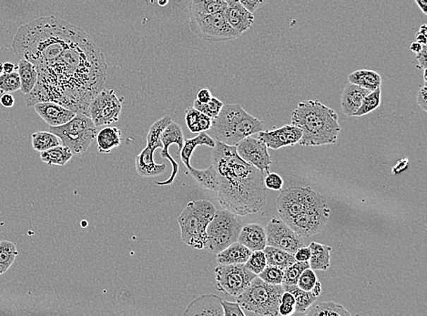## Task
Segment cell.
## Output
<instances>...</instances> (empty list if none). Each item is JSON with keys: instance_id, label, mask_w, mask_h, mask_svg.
I'll use <instances>...</instances> for the list:
<instances>
[{"instance_id": "6da1fadb", "label": "cell", "mask_w": 427, "mask_h": 316, "mask_svg": "<svg viewBox=\"0 0 427 316\" xmlns=\"http://www.w3.org/2000/svg\"><path fill=\"white\" fill-rule=\"evenodd\" d=\"M36 69L35 87L25 95L27 106L52 101L89 116L91 101L104 88L108 64L100 47L80 30L61 54Z\"/></svg>"}, {"instance_id": "7a4b0ae2", "label": "cell", "mask_w": 427, "mask_h": 316, "mask_svg": "<svg viewBox=\"0 0 427 316\" xmlns=\"http://www.w3.org/2000/svg\"><path fill=\"white\" fill-rule=\"evenodd\" d=\"M212 165L218 175V201L234 216L258 213L265 205V173L241 159L236 146L216 141Z\"/></svg>"}, {"instance_id": "3957f363", "label": "cell", "mask_w": 427, "mask_h": 316, "mask_svg": "<svg viewBox=\"0 0 427 316\" xmlns=\"http://www.w3.org/2000/svg\"><path fill=\"white\" fill-rule=\"evenodd\" d=\"M335 110L319 100L303 101L291 113V124L301 129V146L337 144L341 126Z\"/></svg>"}, {"instance_id": "277c9868", "label": "cell", "mask_w": 427, "mask_h": 316, "mask_svg": "<svg viewBox=\"0 0 427 316\" xmlns=\"http://www.w3.org/2000/svg\"><path fill=\"white\" fill-rule=\"evenodd\" d=\"M263 129V122L249 115L243 107L239 104H226L219 115L212 119L210 131L215 141L237 146L244 138L258 134Z\"/></svg>"}, {"instance_id": "5b68a950", "label": "cell", "mask_w": 427, "mask_h": 316, "mask_svg": "<svg viewBox=\"0 0 427 316\" xmlns=\"http://www.w3.org/2000/svg\"><path fill=\"white\" fill-rule=\"evenodd\" d=\"M216 209L206 200L191 201L178 217L182 242L194 249L205 248L206 230Z\"/></svg>"}, {"instance_id": "8992f818", "label": "cell", "mask_w": 427, "mask_h": 316, "mask_svg": "<svg viewBox=\"0 0 427 316\" xmlns=\"http://www.w3.org/2000/svg\"><path fill=\"white\" fill-rule=\"evenodd\" d=\"M284 289L282 284H270L257 276L244 291L236 297L243 309L258 315H279L278 308Z\"/></svg>"}, {"instance_id": "52a82bcc", "label": "cell", "mask_w": 427, "mask_h": 316, "mask_svg": "<svg viewBox=\"0 0 427 316\" xmlns=\"http://www.w3.org/2000/svg\"><path fill=\"white\" fill-rule=\"evenodd\" d=\"M52 134L61 139V144L68 147L73 154L86 153L95 140L99 128L94 124L90 116L77 113L70 122L56 127H49Z\"/></svg>"}, {"instance_id": "ba28073f", "label": "cell", "mask_w": 427, "mask_h": 316, "mask_svg": "<svg viewBox=\"0 0 427 316\" xmlns=\"http://www.w3.org/2000/svg\"><path fill=\"white\" fill-rule=\"evenodd\" d=\"M280 192L281 194L276 199V207L284 223L311 209L328 204L322 194L313 191L309 186H291Z\"/></svg>"}, {"instance_id": "9c48e42d", "label": "cell", "mask_w": 427, "mask_h": 316, "mask_svg": "<svg viewBox=\"0 0 427 316\" xmlns=\"http://www.w3.org/2000/svg\"><path fill=\"white\" fill-rule=\"evenodd\" d=\"M241 227L231 211H216L207 227L205 248L212 254H219L231 243L237 242Z\"/></svg>"}, {"instance_id": "30bf717a", "label": "cell", "mask_w": 427, "mask_h": 316, "mask_svg": "<svg viewBox=\"0 0 427 316\" xmlns=\"http://www.w3.org/2000/svg\"><path fill=\"white\" fill-rule=\"evenodd\" d=\"M191 30L205 42H224L236 40L240 34L228 23L224 12L202 15L190 13Z\"/></svg>"}, {"instance_id": "8fae6325", "label": "cell", "mask_w": 427, "mask_h": 316, "mask_svg": "<svg viewBox=\"0 0 427 316\" xmlns=\"http://www.w3.org/2000/svg\"><path fill=\"white\" fill-rule=\"evenodd\" d=\"M172 122L171 116L166 115L153 123L147 136V146L135 159L138 175L143 178H150L162 175L166 170V164H158L153 159V154L158 148H162L161 136L163 131Z\"/></svg>"}, {"instance_id": "7c38bea8", "label": "cell", "mask_w": 427, "mask_h": 316, "mask_svg": "<svg viewBox=\"0 0 427 316\" xmlns=\"http://www.w3.org/2000/svg\"><path fill=\"white\" fill-rule=\"evenodd\" d=\"M215 273L216 289L234 297L243 293L257 276L244 264H219Z\"/></svg>"}, {"instance_id": "4fadbf2b", "label": "cell", "mask_w": 427, "mask_h": 316, "mask_svg": "<svg viewBox=\"0 0 427 316\" xmlns=\"http://www.w3.org/2000/svg\"><path fill=\"white\" fill-rule=\"evenodd\" d=\"M122 100L112 90L104 88L94 97L90 104L89 116L96 127L108 126L117 122L121 116Z\"/></svg>"}, {"instance_id": "5bb4252c", "label": "cell", "mask_w": 427, "mask_h": 316, "mask_svg": "<svg viewBox=\"0 0 427 316\" xmlns=\"http://www.w3.org/2000/svg\"><path fill=\"white\" fill-rule=\"evenodd\" d=\"M267 245L284 250L294 254L304 246L303 237L298 235L282 219L272 218L265 227Z\"/></svg>"}, {"instance_id": "9a60e30c", "label": "cell", "mask_w": 427, "mask_h": 316, "mask_svg": "<svg viewBox=\"0 0 427 316\" xmlns=\"http://www.w3.org/2000/svg\"><path fill=\"white\" fill-rule=\"evenodd\" d=\"M330 208L328 204L323 206L311 209L309 211L299 214L294 219L288 221L287 224L293 229L298 235L301 237H308L315 235L323 232L329 219Z\"/></svg>"}, {"instance_id": "2e32d148", "label": "cell", "mask_w": 427, "mask_h": 316, "mask_svg": "<svg viewBox=\"0 0 427 316\" xmlns=\"http://www.w3.org/2000/svg\"><path fill=\"white\" fill-rule=\"evenodd\" d=\"M239 156L251 165L262 170L269 172L270 166L272 163V157L270 156L268 147L265 142L249 136L239 142L236 146Z\"/></svg>"}, {"instance_id": "e0dca14e", "label": "cell", "mask_w": 427, "mask_h": 316, "mask_svg": "<svg viewBox=\"0 0 427 316\" xmlns=\"http://www.w3.org/2000/svg\"><path fill=\"white\" fill-rule=\"evenodd\" d=\"M162 148L161 151V157L162 159H167L172 163V172L169 178L164 182H156V185L159 186L171 185L174 182L175 177L179 172V165L176 160L171 156L169 153V148L172 144L177 145L179 151H181L184 144V132L181 125L172 121L163 131L161 136Z\"/></svg>"}, {"instance_id": "ac0fdd59", "label": "cell", "mask_w": 427, "mask_h": 316, "mask_svg": "<svg viewBox=\"0 0 427 316\" xmlns=\"http://www.w3.org/2000/svg\"><path fill=\"white\" fill-rule=\"evenodd\" d=\"M301 134L303 132L300 128L291 124L272 131H260L258 139L265 142L267 147L276 151L284 147L294 146L301 140Z\"/></svg>"}, {"instance_id": "d6986e66", "label": "cell", "mask_w": 427, "mask_h": 316, "mask_svg": "<svg viewBox=\"0 0 427 316\" xmlns=\"http://www.w3.org/2000/svg\"><path fill=\"white\" fill-rule=\"evenodd\" d=\"M34 109L40 118L48 123L49 127L64 125L76 116V113L71 112V110L52 101L37 103L34 105Z\"/></svg>"}, {"instance_id": "ffe728a7", "label": "cell", "mask_w": 427, "mask_h": 316, "mask_svg": "<svg viewBox=\"0 0 427 316\" xmlns=\"http://www.w3.org/2000/svg\"><path fill=\"white\" fill-rule=\"evenodd\" d=\"M226 2L227 6L224 16L228 23L240 35L250 30L254 22L252 12L248 11L238 0H226Z\"/></svg>"}, {"instance_id": "44dd1931", "label": "cell", "mask_w": 427, "mask_h": 316, "mask_svg": "<svg viewBox=\"0 0 427 316\" xmlns=\"http://www.w3.org/2000/svg\"><path fill=\"white\" fill-rule=\"evenodd\" d=\"M222 301L221 297L217 295H205L198 297L188 305L184 315H224Z\"/></svg>"}, {"instance_id": "7402d4cb", "label": "cell", "mask_w": 427, "mask_h": 316, "mask_svg": "<svg viewBox=\"0 0 427 316\" xmlns=\"http://www.w3.org/2000/svg\"><path fill=\"white\" fill-rule=\"evenodd\" d=\"M237 242L252 252L263 251L267 245L265 229L260 224H246L241 227Z\"/></svg>"}, {"instance_id": "603a6c76", "label": "cell", "mask_w": 427, "mask_h": 316, "mask_svg": "<svg viewBox=\"0 0 427 316\" xmlns=\"http://www.w3.org/2000/svg\"><path fill=\"white\" fill-rule=\"evenodd\" d=\"M370 93L371 91L366 90V88L349 82L345 86L341 97V108L344 115L353 117L357 110L360 108L364 98Z\"/></svg>"}, {"instance_id": "cb8c5ba5", "label": "cell", "mask_w": 427, "mask_h": 316, "mask_svg": "<svg viewBox=\"0 0 427 316\" xmlns=\"http://www.w3.org/2000/svg\"><path fill=\"white\" fill-rule=\"evenodd\" d=\"M251 254V250L241 243L235 242L219 252L216 258L219 264H246Z\"/></svg>"}, {"instance_id": "d4e9b609", "label": "cell", "mask_w": 427, "mask_h": 316, "mask_svg": "<svg viewBox=\"0 0 427 316\" xmlns=\"http://www.w3.org/2000/svg\"><path fill=\"white\" fill-rule=\"evenodd\" d=\"M216 141L212 138V136L206 134V131L200 132L199 134L193 139H184V146L180 151L181 162L189 169L191 165V158L193 156V151L199 146H208L215 148Z\"/></svg>"}, {"instance_id": "484cf974", "label": "cell", "mask_w": 427, "mask_h": 316, "mask_svg": "<svg viewBox=\"0 0 427 316\" xmlns=\"http://www.w3.org/2000/svg\"><path fill=\"white\" fill-rule=\"evenodd\" d=\"M311 257L309 264L313 271H326L331 265V246L313 242L310 243Z\"/></svg>"}, {"instance_id": "4316f807", "label": "cell", "mask_w": 427, "mask_h": 316, "mask_svg": "<svg viewBox=\"0 0 427 316\" xmlns=\"http://www.w3.org/2000/svg\"><path fill=\"white\" fill-rule=\"evenodd\" d=\"M97 145L100 153H109L121 144V131L116 127H105L97 134Z\"/></svg>"}, {"instance_id": "83f0119b", "label": "cell", "mask_w": 427, "mask_h": 316, "mask_svg": "<svg viewBox=\"0 0 427 316\" xmlns=\"http://www.w3.org/2000/svg\"><path fill=\"white\" fill-rule=\"evenodd\" d=\"M350 83L358 85V86L373 91L381 87L382 77L376 71L370 69H358L348 76Z\"/></svg>"}, {"instance_id": "f1b7e54d", "label": "cell", "mask_w": 427, "mask_h": 316, "mask_svg": "<svg viewBox=\"0 0 427 316\" xmlns=\"http://www.w3.org/2000/svg\"><path fill=\"white\" fill-rule=\"evenodd\" d=\"M20 80L21 93L26 95L33 90L37 81V72L35 66L27 59H20L17 66Z\"/></svg>"}, {"instance_id": "f546056e", "label": "cell", "mask_w": 427, "mask_h": 316, "mask_svg": "<svg viewBox=\"0 0 427 316\" xmlns=\"http://www.w3.org/2000/svg\"><path fill=\"white\" fill-rule=\"evenodd\" d=\"M188 170H189L191 175L193 177L200 187L217 192L218 175L215 167L212 164L205 170H197L191 166Z\"/></svg>"}, {"instance_id": "4dcf8cb0", "label": "cell", "mask_w": 427, "mask_h": 316, "mask_svg": "<svg viewBox=\"0 0 427 316\" xmlns=\"http://www.w3.org/2000/svg\"><path fill=\"white\" fill-rule=\"evenodd\" d=\"M73 153L64 145L53 147L40 153V159L48 165L65 166L73 157Z\"/></svg>"}, {"instance_id": "1f68e13d", "label": "cell", "mask_w": 427, "mask_h": 316, "mask_svg": "<svg viewBox=\"0 0 427 316\" xmlns=\"http://www.w3.org/2000/svg\"><path fill=\"white\" fill-rule=\"evenodd\" d=\"M263 252L265 254L267 264L280 268L282 270H284L285 268L296 262L294 254L284 251V250L272 247V246L266 245Z\"/></svg>"}, {"instance_id": "d6a6232c", "label": "cell", "mask_w": 427, "mask_h": 316, "mask_svg": "<svg viewBox=\"0 0 427 316\" xmlns=\"http://www.w3.org/2000/svg\"><path fill=\"white\" fill-rule=\"evenodd\" d=\"M226 0H191L190 13L209 15L224 12Z\"/></svg>"}, {"instance_id": "836d02e7", "label": "cell", "mask_w": 427, "mask_h": 316, "mask_svg": "<svg viewBox=\"0 0 427 316\" xmlns=\"http://www.w3.org/2000/svg\"><path fill=\"white\" fill-rule=\"evenodd\" d=\"M308 316H350L351 314L343 305L335 302H323L311 306L306 314Z\"/></svg>"}, {"instance_id": "e575fe53", "label": "cell", "mask_w": 427, "mask_h": 316, "mask_svg": "<svg viewBox=\"0 0 427 316\" xmlns=\"http://www.w3.org/2000/svg\"><path fill=\"white\" fill-rule=\"evenodd\" d=\"M284 289L293 293L295 298V312L299 314H306L317 298L312 293L301 290L297 286H284Z\"/></svg>"}, {"instance_id": "d590c367", "label": "cell", "mask_w": 427, "mask_h": 316, "mask_svg": "<svg viewBox=\"0 0 427 316\" xmlns=\"http://www.w3.org/2000/svg\"><path fill=\"white\" fill-rule=\"evenodd\" d=\"M61 145V139L50 131H37L32 134V147L36 151H45Z\"/></svg>"}, {"instance_id": "8d00e7d4", "label": "cell", "mask_w": 427, "mask_h": 316, "mask_svg": "<svg viewBox=\"0 0 427 316\" xmlns=\"http://www.w3.org/2000/svg\"><path fill=\"white\" fill-rule=\"evenodd\" d=\"M18 255V251L15 243L8 241L0 242V276L14 264Z\"/></svg>"}, {"instance_id": "74e56055", "label": "cell", "mask_w": 427, "mask_h": 316, "mask_svg": "<svg viewBox=\"0 0 427 316\" xmlns=\"http://www.w3.org/2000/svg\"><path fill=\"white\" fill-rule=\"evenodd\" d=\"M381 87H380L371 91L368 95H366L362 104H361L360 108L357 110V112L354 113L353 117L367 115L373 112V110L378 109L380 105H381Z\"/></svg>"}, {"instance_id": "f35d334b", "label": "cell", "mask_w": 427, "mask_h": 316, "mask_svg": "<svg viewBox=\"0 0 427 316\" xmlns=\"http://www.w3.org/2000/svg\"><path fill=\"white\" fill-rule=\"evenodd\" d=\"M307 268H310L309 262H295L290 267L284 270V278H282V286H296L297 281Z\"/></svg>"}, {"instance_id": "ab89813d", "label": "cell", "mask_w": 427, "mask_h": 316, "mask_svg": "<svg viewBox=\"0 0 427 316\" xmlns=\"http://www.w3.org/2000/svg\"><path fill=\"white\" fill-rule=\"evenodd\" d=\"M224 104L222 101L217 99V98L213 97L207 103H200L199 101L196 100L193 103V107L199 112L204 113V115L210 117V119H215L219 115V112L224 107Z\"/></svg>"}, {"instance_id": "60d3db41", "label": "cell", "mask_w": 427, "mask_h": 316, "mask_svg": "<svg viewBox=\"0 0 427 316\" xmlns=\"http://www.w3.org/2000/svg\"><path fill=\"white\" fill-rule=\"evenodd\" d=\"M20 90V80L18 72L3 74L0 76V93H11Z\"/></svg>"}, {"instance_id": "b9f144b4", "label": "cell", "mask_w": 427, "mask_h": 316, "mask_svg": "<svg viewBox=\"0 0 427 316\" xmlns=\"http://www.w3.org/2000/svg\"><path fill=\"white\" fill-rule=\"evenodd\" d=\"M244 265H246L247 269L253 271L256 276H258L260 273H262L267 265L265 254V252H263V251L252 252L249 259H248Z\"/></svg>"}, {"instance_id": "7bdbcfd3", "label": "cell", "mask_w": 427, "mask_h": 316, "mask_svg": "<svg viewBox=\"0 0 427 316\" xmlns=\"http://www.w3.org/2000/svg\"><path fill=\"white\" fill-rule=\"evenodd\" d=\"M258 276L265 283L270 284H282V278H284V270L280 268L272 267V265L267 264L262 273L258 274Z\"/></svg>"}, {"instance_id": "ee69618b", "label": "cell", "mask_w": 427, "mask_h": 316, "mask_svg": "<svg viewBox=\"0 0 427 316\" xmlns=\"http://www.w3.org/2000/svg\"><path fill=\"white\" fill-rule=\"evenodd\" d=\"M317 281L318 280H317L315 271L311 269V268H307V269L301 273L299 279L297 281L296 286L301 290L311 292V290L315 286Z\"/></svg>"}, {"instance_id": "f6af8a7d", "label": "cell", "mask_w": 427, "mask_h": 316, "mask_svg": "<svg viewBox=\"0 0 427 316\" xmlns=\"http://www.w3.org/2000/svg\"><path fill=\"white\" fill-rule=\"evenodd\" d=\"M200 112L194 108L189 107L185 112V122H186L187 127L193 134H198V123H199Z\"/></svg>"}, {"instance_id": "bcb514c9", "label": "cell", "mask_w": 427, "mask_h": 316, "mask_svg": "<svg viewBox=\"0 0 427 316\" xmlns=\"http://www.w3.org/2000/svg\"><path fill=\"white\" fill-rule=\"evenodd\" d=\"M265 187L272 191L280 192L282 185H284V180L277 173H269L265 177Z\"/></svg>"}, {"instance_id": "7dc6e473", "label": "cell", "mask_w": 427, "mask_h": 316, "mask_svg": "<svg viewBox=\"0 0 427 316\" xmlns=\"http://www.w3.org/2000/svg\"><path fill=\"white\" fill-rule=\"evenodd\" d=\"M222 309H224V316H246L243 308L239 305L237 302L232 303L222 300Z\"/></svg>"}, {"instance_id": "c3c4849f", "label": "cell", "mask_w": 427, "mask_h": 316, "mask_svg": "<svg viewBox=\"0 0 427 316\" xmlns=\"http://www.w3.org/2000/svg\"><path fill=\"white\" fill-rule=\"evenodd\" d=\"M238 1H240L248 11L253 13V12L262 8L265 4L267 0H238Z\"/></svg>"}, {"instance_id": "681fc988", "label": "cell", "mask_w": 427, "mask_h": 316, "mask_svg": "<svg viewBox=\"0 0 427 316\" xmlns=\"http://www.w3.org/2000/svg\"><path fill=\"white\" fill-rule=\"evenodd\" d=\"M417 104L421 110L423 112H427V88L426 84H423V87L420 88L416 96Z\"/></svg>"}, {"instance_id": "f907efd6", "label": "cell", "mask_w": 427, "mask_h": 316, "mask_svg": "<svg viewBox=\"0 0 427 316\" xmlns=\"http://www.w3.org/2000/svg\"><path fill=\"white\" fill-rule=\"evenodd\" d=\"M294 258L297 262H309L311 257V250L306 246H303L295 252Z\"/></svg>"}, {"instance_id": "816d5d0a", "label": "cell", "mask_w": 427, "mask_h": 316, "mask_svg": "<svg viewBox=\"0 0 427 316\" xmlns=\"http://www.w3.org/2000/svg\"><path fill=\"white\" fill-rule=\"evenodd\" d=\"M427 46L423 45L422 49L420 50L419 53L416 54L417 62L419 63V66L421 69H427Z\"/></svg>"}, {"instance_id": "f5cc1de1", "label": "cell", "mask_w": 427, "mask_h": 316, "mask_svg": "<svg viewBox=\"0 0 427 316\" xmlns=\"http://www.w3.org/2000/svg\"><path fill=\"white\" fill-rule=\"evenodd\" d=\"M212 98V95L210 90L208 88H203V90H199V93H197L196 100L200 103H207Z\"/></svg>"}, {"instance_id": "db71d44e", "label": "cell", "mask_w": 427, "mask_h": 316, "mask_svg": "<svg viewBox=\"0 0 427 316\" xmlns=\"http://www.w3.org/2000/svg\"><path fill=\"white\" fill-rule=\"evenodd\" d=\"M279 315L282 316H290L294 315L295 312V308L293 305H287V303H282L279 305L278 308Z\"/></svg>"}, {"instance_id": "11a10c76", "label": "cell", "mask_w": 427, "mask_h": 316, "mask_svg": "<svg viewBox=\"0 0 427 316\" xmlns=\"http://www.w3.org/2000/svg\"><path fill=\"white\" fill-rule=\"evenodd\" d=\"M0 104L5 108H12L15 104L14 97L11 94L4 93L0 98Z\"/></svg>"}, {"instance_id": "9f6ffc18", "label": "cell", "mask_w": 427, "mask_h": 316, "mask_svg": "<svg viewBox=\"0 0 427 316\" xmlns=\"http://www.w3.org/2000/svg\"><path fill=\"white\" fill-rule=\"evenodd\" d=\"M3 71H4V74H12V72L15 71V69H17V66H16L15 64H13V63L11 62H5L3 63Z\"/></svg>"}, {"instance_id": "6f0895ef", "label": "cell", "mask_w": 427, "mask_h": 316, "mask_svg": "<svg viewBox=\"0 0 427 316\" xmlns=\"http://www.w3.org/2000/svg\"><path fill=\"white\" fill-rule=\"evenodd\" d=\"M407 160H402L399 163H397V165L394 167L392 170H394L395 173L401 172H403L404 169H407Z\"/></svg>"}, {"instance_id": "680465c9", "label": "cell", "mask_w": 427, "mask_h": 316, "mask_svg": "<svg viewBox=\"0 0 427 316\" xmlns=\"http://www.w3.org/2000/svg\"><path fill=\"white\" fill-rule=\"evenodd\" d=\"M416 1L417 6L420 8V11L423 12V14L427 15V0H414Z\"/></svg>"}, {"instance_id": "91938a15", "label": "cell", "mask_w": 427, "mask_h": 316, "mask_svg": "<svg viewBox=\"0 0 427 316\" xmlns=\"http://www.w3.org/2000/svg\"><path fill=\"white\" fill-rule=\"evenodd\" d=\"M321 292H322L321 283H320L319 281H317L315 286H313V288L312 290H311V293H312L313 295H315V297H319L320 295H321Z\"/></svg>"}, {"instance_id": "94428289", "label": "cell", "mask_w": 427, "mask_h": 316, "mask_svg": "<svg viewBox=\"0 0 427 316\" xmlns=\"http://www.w3.org/2000/svg\"><path fill=\"white\" fill-rule=\"evenodd\" d=\"M416 42L420 43L421 45H426L427 37L426 34L421 33L419 31L416 35Z\"/></svg>"}, {"instance_id": "6125c7cd", "label": "cell", "mask_w": 427, "mask_h": 316, "mask_svg": "<svg viewBox=\"0 0 427 316\" xmlns=\"http://www.w3.org/2000/svg\"><path fill=\"white\" fill-rule=\"evenodd\" d=\"M422 47L423 45H421L420 43L416 42H416H413L412 44H411L410 49L411 52H413L416 53V54H417V53H419L420 50L422 49Z\"/></svg>"}, {"instance_id": "be15d7a7", "label": "cell", "mask_w": 427, "mask_h": 316, "mask_svg": "<svg viewBox=\"0 0 427 316\" xmlns=\"http://www.w3.org/2000/svg\"><path fill=\"white\" fill-rule=\"evenodd\" d=\"M169 3V0H158V4L161 6V7H165L167 6Z\"/></svg>"}, {"instance_id": "e7e4bbea", "label": "cell", "mask_w": 427, "mask_h": 316, "mask_svg": "<svg viewBox=\"0 0 427 316\" xmlns=\"http://www.w3.org/2000/svg\"><path fill=\"white\" fill-rule=\"evenodd\" d=\"M419 33H423L426 35L427 33V27L426 24L422 25V26H421L420 30H419Z\"/></svg>"}, {"instance_id": "03108f58", "label": "cell", "mask_w": 427, "mask_h": 316, "mask_svg": "<svg viewBox=\"0 0 427 316\" xmlns=\"http://www.w3.org/2000/svg\"><path fill=\"white\" fill-rule=\"evenodd\" d=\"M3 74H4V71H3V65L0 64V76H1Z\"/></svg>"}, {"instance_id": "003e7915", "label": "cell", "mask_w": 427, "mask_h": 316, "mask_svg": "<svg viewBox=\"0 0 427 316\" xmlns=\"http://www.w3.org/2000/svg\"><path fill=\"white\" fill-rule=\"evenodd\" d=\"M0 242H1V241H0Z\"/></svg>"}]
</instances>
